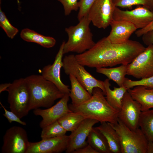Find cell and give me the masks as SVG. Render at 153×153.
Segmentation results:
<instances>
[{
    "mask_svg": "<svg viewBox=\"0 0 153 153\" xmlns=\"http://www.w3.org/2000/svg\"><path fill=\"white\" fill-rule=\"evenodd\" d=\"M142 36V41L144 44L147 46L153 45V29L147 32Z\"/></svg>",
    "mask_w": 153,
    "mask_h": 153,
    "instance_id": "836d02e7",
    "label": "cell"
},
{
    "mask_svg": "<svg viewBox=\"0 0 153 153\" xmlns=\"http://www.w3.org/2000/svg\"><path fill=\"white\" fill-rule=\"evenodd\" d=\"M125 65L115 67L96 68V72L106 76L110 80L116 82L119 87L124 86L127 75V66Z\"/></svg>",
    "mask_w": 153,
    "mask_h": 153,
    "instance_id": "cb8c5ba5",
    "label": "cell"
},
{
    "mask_svg": "<svg viewBox=\"0 0 153 153\" xmlns=\"http://www.w3.org/2000/svg\"><path fill=\"white\" fill-rule=\"evenodd\" d=\"M71 82V89L69 94L71 100V104L78 105L89 99L92 95L85 88L73 75H69Z\"/></svg>",
    "mask_w": 153,
    "mask_h": 153,
    "instance_id": "d6986e66",
    "label": "cell"
},
{
    "mask_svg": "<svg viewBox=\"0 0 153 153\" xmlns=\"http://www.w3.org/2000/svg\"><path fill=\"white\" fill-rule=\"evenodd\" d=\"M66 132L57 121L42 128L41 137L44 139L61 136L65 135Z\"/></svg>",
    "mask_w": 153,
    "mask_h": 153,
    "instance_id": "4316f807",
    "label": "cell"
},
{
    "mask_svg": "<svg viewBox=\"0 0 153 153\" xmlns=\"http://www.w3.org/2000/svg\"><path fill=\"white\" fill-rule=\"evenodd\" d=\"M29 142L23 128L14 126L8 129L3 137L2 153H26Z\"/></svg>",
    "mask_w": 153,
    "mask_h": 153,
    "instance_id": "ba28073f",
    "label": "cell"
},
{
    "mask_svg": "<svg viewBox=\"0 0 153 153\" xmlns=\"http://www.w3.org/2000/svg\"><path fill=\"white\" fill-rule=\"evenodd\" d=\"M99 122L91 119L85 118L77 128L71 132L69 136L68 145L65 152L73 153L75 150L84 147L88 145L86 138L93 126Z\"/></svg>",
    "mask_w": 153,
    "mask_h": 153,
    "instance_id": "2e32d148",
    "label": "cell"
},
{
    "mask_svg": "<svg viewBox=\"0 0 153 153\" xmlns=\"http://www.w3.org/2000/svg\"><path fill=\"white\" fill-rule=\"evenodd\" d=\"M139 85L145 86L150 88H153V76L138 80H132L126 78L124 86L128 90Z\"/></svg>",
    "mask_w": 153,
    "mask_h": 153,
    "instance_id": "f546056e",
    "label": "cell"
},
{
    "mask_svg": "<svg viewBox=\"0 0 153 153\" xmlns=\"http://www.w3.org/2000/svg\"><path fill=\"white\" fill-rule=\"evenodd\" d=\"M116 7L130 9L133 6H144L153 11V0H112Z\"/></svg>",
    "mask_w": 153,
    "mask_h": 153,
    "instance_id": "83f0119b",
    "label": "cell"
},
{
    "mask_svg": "<svg viewBox=\"0 0 153 153\" xmlns=\"http://www.w3.org/2000/svg\"><path fill=\"white\" fill-rule=\"evenodd\" d=\"M139 126L148 141H153V109L141 112Z\"/></svg>",
    "mask_w": 153,
    "mask_h": 153,
    "instance_id": "d4e9b609",
    "label": "cell"
},
{
    "mask_svg": "<svg viewBox=\"0 0 153 153\" xmlns=\"http://www.w3.org/2000/svg\"><path fill=\"white\" fill-rule=\"evenodd\" d=\"M73 153H97L89 144H88L85 146L77 149Z\"/></svg>",
    "mask_w": 153,
    "mask_h": 153,
    "instance_id": "d590c367",
    "label": "cell"
},
{
    "mask_svg": "<svg viewBox=\"0 0 153 153\" xmlns=\"http://www.w3.org/2000/svg\"><path fill=\"white\" fill-rule=\"evenodd\" d=\"M116 7L112 0H96L90 8L88 17L95 26L105 29L113 20Z\"/></svg>",
    "mask_w": 153,
    "mask_h": 153,
    "instance_id": "30bf717a",
    "label": "cell"
},
{
    "mask_svg": "<svg viewBox=\"0 0 153 153\" xmlns=\"http://www.w3.org/2000/svg\"><path fill=\"white\" fill-rule=\"evenodd\" d=\"M63 63L65 73L67 75H74L90 94L92 95L94 88L98 87L105 95L104 81L97 79L88 72L84 66L77 61L75 55L65 56L63 59Z\"/></svg>",
    "mask_w": 153,
    "mask_h": 153,
    "instance_id": "52a82bcc",
    "label": "cell"
},
{
    "mask_svg": "<svg viewBox=\"0 0 153 153\" xmlns=\"http://www.w3.org/2000/svg\"><path fill=\"white\" fill-rule=\"evenodd\" d=\"M127 66V75L140 79L153 76V45L148 46Z\"/></svg>",
    "mask_w": 153,
    "mask_h": 153,
    "instance_id": "9c48e42d",
    "label": "cell"
},
{
    "mask_svg": "<svg viewBox=\"0 0 153 153\" xmlns=\"http://www.w3.org/2000/svg\"><path fill=\"white\" fill-rule=\"evenodd\" d=\"M110 80L106 79L104 81L105 90V97L109 104L113 108L120 110L122 106V99L127 89L124 86L119 87H114V89L110 88Z\"/></svg>",
    "mask_w": 153,
    "mask_h": 153,
    "instance_id": "44dd1931",
    "label": "cell"
},
{
    "mask_svg": "<svg viewBox=\"0 0 153 153\" xmlns=\"http://www.w3.org/2000/svg\"><path fill=\"white\" fill-rule=\"evenodd\" d=\"M104 95L101 89L94 88L89 99L78 105L70 104L68 105L69 108L85 118L95 120L100 123L106 122L115 124L118 122L120 110L112 107Z\"/></svg>",
    "mask_w": 153,
    "mask_h": 153,
    "instance_id": "7a4b0ae2",
    "label": "cell"
},
{
    "mask_svg": "<svg viewBox=\"0 0 153 153\" xmlns=\"http://www.w3.org/2000/svg\"><path fill=\"white\" fill-rule=\"evenodd\" d=\"M85 119L83 116L76 112H68L60 118L58 121L67 131H73Z\"/></svg>",
    "mask_w": 153,
    "mask_h": 153,
    "instance_id": "484cf974",
    "label": "cell"
},
{
    "mask_svg": "<svg viewBox=\"0 0 153 153\" xmlns=\"http://www.w3.org/2000/svg\"><path fill=\"white\" fill-rule=\"evenodd\" d=\"M69 94H65L55 105L45 109L39 108L34 109L33 113L36 116H40L42 119L39 123L41 128L58 120L65 114L72 112L68 103Z\"/></svg>",
    "mask_w": 153,
    "mask_h": 153,
    "instance_id": "4fadbf2b",
    "label": "cell"
},
{
    "mask_svg": "<svg viewBox=\"0 0 153 153\" xmlns=\"http://www.w3.org/2000/svg\"><path fill=\"white\" fill-rule=\"evenodd\" d=\"M0 104L5 112L3 115L7 119L9 123H11L13 122H15L22 125L26 126V122L21 120V119L14 112L11 110L9 111L7 110L1 103H0Z\"/></svg>",
    "mask_w": 153,
    "mask_h": 153,
    "instance_id": "d6a6232c",
    "label": "cell"
},
{
    "mask_svg": "<svg viewBox=\"0 0 153 153\" xmlns=\"http://www.w3.org/2000/svg\"><path fill=\"white\" fill-rule=\"evenodd\" d=\"M63 5L65 15H69L73 11H77L79 9L78 0H58Z\"/></svg>",
    "mask_w": 153,
    "mask_h": 153,
    "instance_id": "1f68e13d",
    "label": "cell"
},
{
    "mask_svg": "<svg viewBox=\"0 0 153 153\" xmlns=\"http://www.w3.org/2000/svg\"><path fill=\"white\" fill-rule=\"evenodd\" d=\"M87 142L97 153H111L105 137L96 127L90 131Z\"/></svg>",
    "mask_w": 153,
    "mask_h": 153,
    "instance_id": "603a6c76",
    "label": "cell"
},
{
    "mask_svg": "<svg viewBox=\"0 0 153 153\" xmlns=\"http://www.w3.org/2000/svg\"><path fill=\"white\" fill-rule=\"evenodd\" d=\"M127 91L140 105L142 111L153 109V88L139 85L128 89Z\"/></svg>",
    "mask_w": 153,
    "mask_h": 153,
    "instance_id": "ac0fdd59",
    "label": "cell"
},
{
    "mask_svg": "<svg viewBox=\"0 0 153 153\" xmlns=\"http://www.w3.org/2000/svg\"><path fill=\"white\" fill-rule=\"evenodd\" d=\"M110 32L107 39L112 43L126 42L137 29L131 23L124 21L113 20L110 23Z\"/></svg>",
    "mask_w": 153,
    "mask_h": 153,
    "instance_id": "e0dca14e",
    "label": "cell"
},
{
    "mask_svg": "<svg viewBox=\"0 0 153 153\" xmlns=\"http://www.w3.org/2000/svg\"><path fill=\"white\" fill-rule=\"evenodd\" d=\"M138 41L129 40L121 43L111 42L104 37L85 52L75 56L81 65L96 68L127 65L145 49Z\"/></svg>",
    "mask_w": 153,
    "mask_h": 153,
    "instance_id": "6da1fadb",
    "label": "cell"
},
{
    "mask_svg": "<svg viewBox=\"0 0 153 153\" xmlns=\"http://www.w3.org/2000/svg\"><path fill=\"white\" fill-rule=\"evenodd\" d=\"M96 0H79L77 18L79 21L87 16L92 6Z\"/></svg>",
    "mask_w": 153,
    "mask_h": 153,
    "instance_id": "4dcf8cb0",
    "label": "cell"
},
{
    "mask_svg": "<svg viewBox=\"0 0 153 153\" xmlns=\"http://www.w3.org/2000/svg\"><path fill=\"white\" fill-rule=\"evenodd\" d=\"M0 26L5 31L7 36L12 39L17 34L18 30L12 26L7 18L5 13L0 7Z\"/></svg>",
    "mask_w": 153,
    "mask_h": 153,
    "instance_id": "f1b7e54d",
    "label": "cell"
},
{
    "mask_svg": "<svg viewBox=\"0 0 153 153\" xmlns=\"http://www.w3.org/2000/svg\"><path fill=\"white\" fill-rule=\"evenodd\" d=\"M79 21L76 25L65 29L68 38L64 45L63 54L70 52L82 53L90 49L95 43L90 27L91 22L87 16Z\"/></svg>",
    "mask_w": 153,
    "mask_h": 153,
    "instance_id": "277c9868",
    "label": "cell"
},
{
    "mask_svg": "<svg viewBox=\"0 0 153 153\" xmlns=\"http://www.w3.org/2000/svg\"><path fill=\"white\" fill-rule=\"evenodd\" d=\"M109 123L118 135L121 153H146L148 141L140 128L131 129L118 119L117 122Z\"/></svg>",
    "mask_w": 153,
    "mask_h": 153,
    "instance_id": "8992f818",
    "label": "cell"
},
{
    "mask_svg": "<svg viewBox=\"0 0 153 153\" xmlns=\"http://www.w3.org/2000/svg\"><path fill=\"white\" fill-rule=\"evenodd\" d=\"M146 153H153V141H148Z\"/></svg>",
    "mask_w": 153,
    "mask_h": 153,
    "instance_id": "8d00e7d4",
    "label": "cell"
},
{
    "mask_svg": "<svg viewBox=\"0 0 153 153\" xmlns=\"http://www.w3.org/2000/svg\"><path fill=\"white\" fill-rule=\"evenodd\" d=\"M11 83L1 84L0 85V93L4 91H7V89L10 85Z\"/></svg>",
    "mask_w": 153,
    "mask_h": 153,
    "instance_id": "74e56055",
    "label": "cell"
},
{
    "mask_svg": "<svg viewBox=\"0 0 153 153\" xmlns=\"http://www.w3.org/2000/svg\"><path fill=\"white\" fill-rule=\"evenodd\" d=\"M69 136L42 139L37 142H29L26 153H60L66 150Z\"/></svg>",
    "mask_w": 153,
    "mask_h": 153,
    "instance_id": "9a60e30c",
    "label": "cell"
},
{
    "mask_svg": "<svg viewBox=\"0 0 153 153\" xmlns=\"http://www.w3.org/2000/svg\"><path fill=\"white\" fill-rule=\"evenodd\" d=\"M65 41H63L51 65L45 66L41 70V75L46 80L54 84L63 93L69 94L70 89L68 86L64 84L61 78V70L63 67V50Z\"/></svg>",
    "mask_w": 153,
    "mask_h": 153,
    "instance_id": "5bb4252c",
    "label": "cell"
},
{
    "mask_svg": "<svg viewBox=\"0 0 153 153\" xmlns=\"http://www.w3.org/2000/svg\"><path fill=\"white\" fill-rule=\"evenodd\" d=\"M31 94L30 110L48 108L65 95L51 82L41 75H32L25 78Z\"/></svg>",
    "mask_w": 153,
    "mask_h": 153,
    "instance_id": "3957f363",
    "label": "cell"
},
{
    "mask_svg": "<svg viewBox=\"0 0 153 153\" xmlns=\"http://www.w3.org/2000/svg\"><path fill=\"white\" fill-rule=\"evenodd\" d=\"M152 29H153V20L145 27L136 30L135 34L137 37H139Z\"/></svg>",
    "mask_w": 153,
    "mask_h": 153,
    "instance_id": "e575fe53",
    "label": "cell"
},
{
    "mask_svg": "<svg viewBox=\"0 0 153 153\" xmlns=\"http://www.w3.org/2000/svg\"><path fill=\"white\" fill-rule=\"evenodd\" d=\"M8 102L11 111L21 119L30 110L31 94L25 78L14 80L7 90Z\"/></svg>",
    "mask_w": 153,
    "mask_h": 153,
    "instance_id": "5b68a950",
    "label": "cell"
},
{
    "mask_svg": "<svg viewBox=\"0 0 153 153\" xmlns=\"http://www.w3.org/2000/svg\"><path fill=\"white\" fill-rule=\"evenodd\" d=\"M141 112L140 105L126 92L122 99L118 119L130 129L135 130L139 128V121Z\"/></svg>",
    "mask_w": 153,
    "mask_h": 153,
    "instance_id": "7c38bea8",
    "label": "cell"
},
{
    "mask_svg": "<svg viewBox=\"0 0 153 153\" xmlns=\"http://www.w3.org/2000/svg\"><path fill=\"white\" fill-rule=\"evenodd\" d=\"M20 36L24 41L37 43L45 48H51L54 46L56 41L53 37L46 36L28 28L23 29Z\"/></svg>",
    "mask_w": 153,
    "mask_h": 153,
    "instance_id": "7402d4cb",
    "label": "cell"
},
{
    "mask_svg": "<svg viewBox=\"0 0 153 153\" xmlns=\"http://www.w3.org/2000/svg\"><path fill=\"white\" fill-rule=\"evenodd\" d=\"M104 136L109 145L111 153H121L120 143L118 135L110 124L107 122L101 123L96 127Z\"/></svg>",
    "mask_w": 153,
    "mask_h": 153,
    "instance_id": "ffe728a7",
    "label": "cell"
},
{
    "mask_svg": "<svg viewBox=\"0 0 153 153\" xmlns=\"http://www.w3.org/2000/svg\"><path fill=\"white\" fill-rule=\"evenodd\" d=\"M113 18L114 20L130 22L137 29H141L146 27L153 20V11L142 6H138L130 10H123L116 7Z\"/></svg>",
    "mask_w": 153,
    "mask_h": 153,
    "instance_id": "8fae6325",
    "label": "cell"
}]
</instances>
